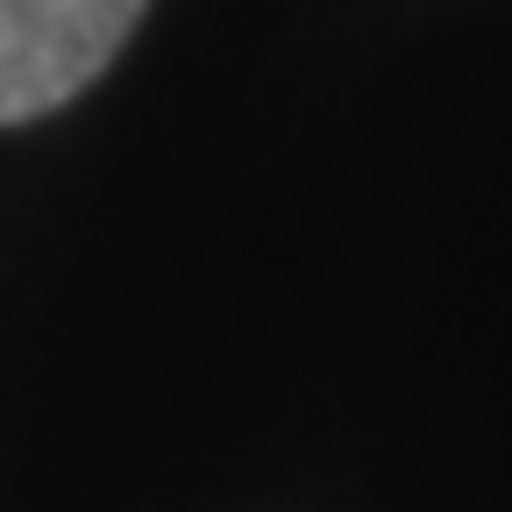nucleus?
Returning a JSON list of instances; mask_svg holds the SVG:
<instances>
[{"label": "nucleus", "instance_id": "nucleus-1", "mask_svg": "<svg viewBox=\"0 0 512 512\" xmlns=\"http://www.w3.org/2000/svg\"><path fill=\"white\" fill-rule=\"evenodd\" d=\"M150 0H0V128L79 100Z\"/></svg>", "mask_w": 512, "mask_h": 512}]
</instances>
